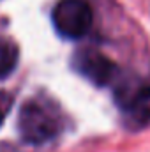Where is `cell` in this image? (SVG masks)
Segmentation results:
<instances>
[{
  "instance_id": "obj_3",
  "label": "cell",
  "mask_w": 150,
  "mask_h": 152,
  "mask_svg": "<svg viewBox=\"0 0 150 152\" xmlns=\"http://www.w3.org/2000/svg\"><path fill=\"white\" fill-rule=\"evenodd\" d=\"M92 9L85 0H60L53 9V25L62 37L79 39L92 27Z\"/></svg>"
},
{
  "instance_id": "obj_5",
  "label": "cell",
  "mask_w": 150,
  "mask_h": 152,
  "mask_svg": "<svg viewBox=\"0 0 150 152\" xmlns=\"http://www.w3.org/2000/svg\"><path fill=\"white\" fill-rule=\"evenodd\" d=\"M20 60V50L14 41L0 36V80L11 75Z\"/></svg>"
},
{
  "instance_id": "obj_4",
  "label": "cell",
  "mask_w": 150,
  "mask_h": 152,
  "mask_svg": "<svg viewBox=\"0 0 150 152\" xmlns=\"http://www.w3.org/2000/svg\"><path fill=\"white\" fill-rule=\"evenodd\" d=\"M73 67L83 78L97 87H106L113 83L118 76V67L111 58L103 55L97 50L85 48L76 51L73 57Z\"/></svg>"
},
{
  "instance_id": "obj_6",
  "label": "cell",
  "mask_w": 150,
  "mask_h": 152,
  "mask_svg": "<svg viewBox=\"0 0 150 152\" xmlns=\"http://www.w3.org/2000/svg\"><path fill=\"white\" fill-rule=\"evenodd\" d=\"M4 117H5V112H4V106L0 104V126H2V122H4Z\"/></svg>"
},
{
  "instance_id": "obj_1",
  "label": "cell",
  "mask_w": 150,
  "mask_h": 152,
  "mask_svg": "<svg viewBox=\"0 0 150 152\" xmlns=\"http://www.w3.org/2000/svg\"><path fill=\"white\" fill-rule=\"evenodd\" d=\"M18 131L28 143H46L62 131V118L51 104L41 99H28L18 115Z\"/></svg>"
},
{
  "instance_id": "obj_2",
  "label": "cell",
  "mask_w": 150,
  "mask_h": 152,
  "mask_svg": "<svg viewBox=\"0 0 150 152\" xmlns=\"http://www.w3.org/2000/svg\"><path fill=\"white\" fill-rule=\"evenodd\" d=\"M115 101L122 113L125 115V124L131 127H145L150 124V85L136 81H118L115 83Z\"/></svg>"
}]
</instances>
